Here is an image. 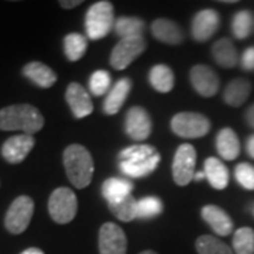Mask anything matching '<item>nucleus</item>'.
I'll return each instance as SVG.
<instances>
[{"label": "nucleus", "instance_id": "obj_1", "mask_svg": "<svg viewBox=\"0 0 254 254\" xmlns=\"http://www.w3.org/2000/svg\"><path fill=\"white\" fill-rule=\"evenodd\" d=\"M44 126V118L41 112L27 103L11 105L0 110V130L16 131L20 130L23 134H36Z\"/></svg>", "mask_w": 254, "mask_h": 254}, {"label": "nucleus", "instance_id": "obj_2", "mask_svg": "<svg viewBox=\"0 0 254 254\" xmlns=\"http://www.w3.org/2000/svg\"><path fill=\"white\" fill-rule=\"evenodd\" d=\"M65 173L69 182L78 190L86 188L92 182L95 165L88 148L81 144H71L65 148L63 155Z\"/></svg>", "mask_w": 254, "mask_h": 254}, {"label": "nucleus", "instance_id": "obj_3", "mask_svg": "<svg viewBox=\"0 0 254 254\" xmlns=\"http://www.w3.org/2000/svg\"><path fill=\"white\" fill-rule=\"evenodd\" d=\"M115 9L108 0H100L93 3L85 16V30L86 36L93 41L102 40L115 27Z\"/></svg>", "mask_w": 254, "mask_h": 254}, {"label": "nucleus", "instance_id": "obj_4", "mask_svg": "<svg viewBox=\"0 0 254 254\" xmlns=\"http://www.w3.org/2000/svg\"><path fill=\"white\" fill-rule=\"evenodd\" d=\"M50 216L58 225H66L72 222L78 212V199L72 190L69 188H57L48 199Z\"/></svg>", "mask_w": 254, "mask_h": 254}, {"label": "nucleus", "instance_id": "obj_5", "mask_svg": "<svg viewBox=\"0 0 254 254\" xmlns=\"http://www.w3.org/2000/svg\"><path fill=\"white\" fill-rule=\"evenodd\" d=\"M171 130L182 138H199L209 133L210 122L196 112H182L171 119Z\"/></svg>", "mask_w": 254, "mask_h": 254}, {"label": "nucleus", "instance_id": "obj_6", "mask_svg": "<svg viewBox=\"0 0 254 254\" xmlns=\"http://www.w3.org/2000/svg\"><path fill=\"white\" fill-rule=\"evenodd\" d=\"M34 215V200L27 195H21L11 202L4 216V227L11 235L26 232Z\"/></svg>", "mask_w": 254, "mask_h": 254}, {"label": "nucleus", "instance_id": "obj_7", "mask_svg": "<svg viewBox=\"0 0 254 254\" xmlns=\"http://www.w3.org/2000/svg\"><path fill=\"white\" fill-rule=\"evenodd\" d=\"M145 48H147V41L143 36L122 38L112 50V54H110L112 68L118 71L126 69L137 57H140L144 53Z\"/></svg>", "mask_w": 254, "mask_h": 254}, {"label": "nucleus", "instance_id": "obj_8", "mask_svg": "<svg viewBox=\"0 0 254 254\" xmlns=\"http://www.w3.org/2000/svg\"><path fill=\"white\" fill-rule=\"evenodd\" d=\"M195 164H196V150L192 144L184 143L174 155L173 178L174 182L180 187H187L195 177Z\"/></svg>", "mask_w": 254, "mask_h": 254}, {"label": "nucleus", "instance_id": "obj_9", "mask_svg": "<svg viewBox=\"0 0 254 254\" xmlns=\"http://www.w3.org/2000/svg\"><path fill=\"white\" fill-rule=\"evenodd\" d=\"M125 128H126V134L131 140L144 141L150 137L151 130H153L151 118H150V115L147 113V110L144 108L133 106L127 112Z\"/></svg>", "mask_w": 254, "mask_h": 254}, {"label": "nucleus", "instance_id": "obj_10", "mask_svg": "<svg viewBox=\"0 0 254 254\" xmlns=\"http://www.w3.org/2000/svg\"><path fill=\"white\" fill-rule=\"evenodd\" d=\"M127 237L123 229L112 222L102 225L99 230L100 254H126Z\"/></svg>", "mask_w": 254, "mask_h": 254}, {"label": "nucleus", "instance_id": "obj_11", "mask_svg": "<svg viewBox=\"0 0 254 254\" xmlns=\"http://www.w3.org/2000/svg\"><path fill=\"white\" fill-rule=\"evenodd\" d=\"M192 88L203 98H212L219 91V76L208 65H195L190 72Z\"/></svg>", "mask_w": 254, "mask_h": 254}, {"label": "nucleus", "instance_id": "obj_12", "mask_svg": "<svg viewBox=\"0 0 254 254\" xmlns=\"http://www.w3.org/2000/svg\"><path fill=\"white\" fill-rule=\"evenodd\" d=\"M36 145V138L30 134H16L4 141L1 157L9 164L23 163Z\"/></svg>", "mask_w": 254, "mask_h": 254}, {"label": "nucleus", "instance_id": "obj_13", "mask_svg": "<svg viewBox=\"0 0 254 254\" xmlns=\"http://www.w3.org/2000/svg\"><path fill=\"white\" fill-rule=\"evenodd\" d=\"M219 24H220V16L216 10H200L192 20V37L199 43H205L218 31Z\"/></svg>", "mask_w": 254, "mask_h": 254}, {"label": "nucleus", "instance_id": "obj_14", "mask_svg": "<svg viewBox=\"0 0 254 254\" xmlns=\"http://www.w3.org/2000/svg\"><path fill=\"white\" fill-rule=\"evenodd\" d=\"M65 100L68 106L71 108L73 118L83 119L92 115L93 112V103L88 91L76 82H72L68 85L65 92Z\"/></svg>", "mask_w": 254, "mask_h": 254}, {"label": "nucleus", "instance_id": "obj_15", "mask_svg": "<svg viewBox=\"0 0 254 254\" xmlns=\"http://www.w3.org/2000/svg\"><path fill=\"white\" fill-rule=\"evenodd\" d=\"M200 213L202 219L219 236H229L233 232V220L222 208L216 205H206L202 208Z\"/></svg>", "mask_w": 254, "mask_h": 254}, {"label": "nucleus", "instance_id": "obj_16", "mask_svg": "<svg viewBox=\"0 0 254 254\" xmlns=\"http://www.w3.org/2000/svg\"><path fill=\"white\" fill-rule=\"evenodd\" d=\"M151 33L153 36L168 46H178L184 41V31L181 27L168 18H157L151 24Z\"/></svg>", "mask_w": 254, "mask_h": 254}, {"label": "nucleus", "instance_id": "obj_17", "mask_svg": "<svg viewBox=\"0 0 254 254\" xmlns=\"http://www.w3.org/2000/svg\"><path fill=\"white\" fill-rule=\"evenodd\" d=\"M131 91V81L128 78H122L119 79L112 89L108 93L106 99L103 102V112L106 115H116L119 110L122 109L123 103L126 102L128 93Z\"/></svg>", "mask_w": 254, "mask_h": 254}, {"label": "nucleus", "instance_id": "obj_18", "mask_svg": "<svg viewBox=\"0 0 254 254\" xmlns=\"http://www.w3.org/2000/svg\"><path fill=\"white\" fill-rule=\"evenodd\" d=\"M23 75L34 85L48 89L57 82V73L46 64L40 61H31L23 68Z\"/></svg>", "mask_w": 254, "mask_h": 254}, {"label": "nucleus", "instance_id": "obj_19", "mask_svg": "<svg viewBox=\"0 0 254 254\" xmlns=\"http://www.w3.org/2000/svg\"><path fill=\"white\" fill-rule=\"evenodd\" d=\"M216 150H218L219 155L227 161H233L239 157L240 141H239V137L233 128L225 127L219 131L216 136Z\"/></svg>", "mask_w": 254, "mask_h": 254}, {"label": "nucleus", "instance_id": "obj_20", "mask_svg": "<svg viewBox=\"0 0 254 254\" xmlns=\"http://www.w3.org/2000/svg\"><path fill=\"white\" fill-rule=\"evenodd\" d=\"M133 190V184L123 178H108L102 185L103 198L108 200L109 205L119 203L127 196H130Z\"/></svg>", "mask_w": 254, "mask_h": 254}, {"label": "nucleus", "instance_id": "obj_21", "mask_svg": "<svg viewBox=\"0 0 254 254\" xmlns=\"http://www.w3.org/2000/svg\"><path fill=\"white\" fill-rule=\"evenodd\" d=\"M205 165V177L210 184L212 188L215 190H225L229 184V170L225 164L222 163L216 157H209L203 163Z\"/></svg>", "mask_w": 254, "mask_h": 254}, {"label": "nucleus", "instance_id": "obj_22", "mask_svg": "<svg viewBox=\"0 0 254 254\" xmlns=\"http://www.w3.org/2000/svg\"><path fill=\"white\" fill-rule=\"evenodd\" d=\"M252 92V83L245 78H237L229 82L223 91V100L232 108H239L249 99Z\"/></svg>", "mask_w": 254, "mask_h": 254}, {"label": "nucleus", "instance_id": "obj_23", "mask_svg": "<svg viewBox=\"0 0 254 254\" xmlns=\"http://www.w3.org/2000/svg\"><path fill=\"white\" fill-rule=\"evenodd\" d=\"M212 57L222 68H235L239 64V54L229 38H220L212 46Z\"/></svg>", "mask_w": 254, "mask_h": 254}, {"label": "nucleus", "instance_id": "obj_24", "mask_svg": "<svg viewBox=\"0 0 254 254\" xmlns=\"http://www.w3.org/2000/svg\"><path fill=\"white\" fill-rule=\"evenodd\" d=\"M148 81L157 92L168 93L174 89L175 78H174L173 69L168 65L157 64L151 68V71L148 73Z\"/></svg>", "mask_w": 254, "mask_h": 254}, {"label": "nucleus", "instance_id": "obj_25", "mask_svg": "<svg viewBox=\"0 0 254 254\" xmlns=\"http://www.w3.org/2000/svg\"><path fill=\"white\" fill-rule=\"evenodd\" d=\"M160 161H161V155L155 154L151 158L144 160V161H137V163L122 161V163H119V168L127 177H131V178H143V177H147V175H150L153 171H155V168L160 164Z\"/></svg>", "mask_w": 254, "mask_h": 254}, {"label": "nucleus", "instance_id": "obj_26", "mask_svg": "<svg viewBox=\"0 0 254 254\" xmlns=\"http://www.w3.org/2000/svg\"><path fill=\"white\" fill-rule=\"evenodd\" d=\"M88 50V40L79 33H71L64 38V51L65 57L71 61L76 63L85 55Z\"/></svg>", "mask_w": 254, "mask_h": 254}, {"label": "nucleus", "instance_id": "obj_27", "mask_svg": "<svg viewBox=\"0 0 254 254\" xmlns=\"http://www.w3.org/2000/svg\"><path fill=\"white\" fill-rule=\"evenodd\" d=\"M158 154L157 148L150 144H134L127 147L120 151L119 161H126V163H137V161H144L151 158L153 155Z\"/></svg>", "mask_w": 254, "mask_h": 254}, {"label": "nucleus", "instance_id": "obj_28", "mask_svg": "<svg viewBox=\"0 0 254 254\" xmlns=\"http://www.w3.org/2000/svg\"><path fill=\"white\" fill-rule=\"evenodd\" d=\"M144 27V21L137 17H126L125 16V17H119L115 23V31L122 38L143 36Z\"/></svg>", "mask_w": 254, "mask_h": 254}, {"label": "nucleus", "instance_id": "obj_29", "mask_svg": "<svg viewBox=\"0 0 254 254\" xmlns=\"http://www.w3.org/2000/svg\"><path fill=\"white\" fill-rule=\"evenodd\" d=\"M195 247L199 254H233L232 249L226 243L210 235L198 237Z\"/></svg>", "mask_w": 254, "mask_h": 254}, {"label": "nucleus", "instance_id": "obj_30", "mask_svg": "<svg viewBox=\"0 0 254 254\" xmlns=\"http://www.w3.org/2000/svg\"><path fill=\"white\" fill-rule=\"evenodd\" d=\"M254 26V14L249 10H242L232 20V31L237 40H245L250 36Z\"/></svg>", "mask_w": 254, "mask_h": 254}, {"label": "nucleus", "instance_id": "obj_31", "mask_svg": "<svg viewBox=\"0 0 254 254\" xmlns=\"http://www.w3.org/2000/svg\"><path fill=\"white\" fill-rule=\"evenodd\" d=\"M233 250L236 254H254V230L240 227L233 236Z\"/></svg>", "mask_w": 254, "mask_h": 254}, {"label": "nucleus", "instance_id": "obj_32", "mask_svg": "<svg viewBox=\"0 0 254 254\" xmlns=\"http://www.w3.org/2000/svg\"><path fill=\"white\" fill-rule=\"evenodd\" d=\"M163 213V202L157 196H145L137 200V219H151Z\"/></svg>", "mask_w": 254, "mask_h": 254}, {"label": "nucleus", "instance_id": "obj_33", "mask_svg": "<svg viewBox=\"0 0 254 254\" xmlns=\"http://www.w3.org/2000/svg\"><path fill=\"white\" fill-rule=\"evenodd\" d=\"M110 212L122 222H131L137 218V200L130 195L119 203L109 205Z\"/></svg>", "mask_w": 254, "mask_h": 254}, {"label": "nucleus", "instance_id": "obj_34", "mask_svg": "<svg viewBox=\"0 0 254 254\" xmlns=\"http://www.w3.org/2000/svg\"><path fill=\"white\" fill-rule=\"evenodd\" d=\"M112 89V78L108 71H95L89 78V91L93 96H103Z\"/></svg>", "mask_w": 254, "mask_h": 254}, {"label": "nucleus", "instance_id": "obj_35", "mask_svg": "<svg viewBox=\"0 0 254 254\" xmlns=\"http://www.w3.org/2000/svg\"><path fill=\"white\" fill-rule=\"evenodd\" d=\"M236 181L245 190H254V165L249 163H240L235 170Z\"/></svg>", "mask_w": 254, "mask_h": 254}, {"label": "nucleus", "instance_id": "obj_36", "mask_svg": "<svg viewBox=\"0 0 254 254\" xmlns=\"http://www.w3.org/2000/svg\"><path fill=\"white\" fill-rule=\"evenodd\" d=\"M242 66L246 71H254V47H249L242 55Z\"/></svg>", "mask_w": 254, "mask_h": 254}, {"label": "nucleus", "instance_id": "obj_37", "mask_svg": "<svg viewBox=\"0 0 254 254\" xmlns=\"http://www.w3.org/2000/svg\"><path fill=\"white\" fill-rule=\"evenodd\" d=\"M246 122H247V125L254 128V105H252L249 109L246 110Z\"/></svg>", "mask_w": 254, "mask_h": 254}, {"label": "nucleus", "instance_id": "obj_38", "mask_svg": "<svg viewBox=\"0 0 254 254\" xmlns=\"http://www.w3.org/2000/svg\"><path fill=\"white\" fill-rule=\"evenodd\" d=\"M82 1L81 0H73V1H66V0H61L60 1V6L64 7V9H73L76 6H79Z\"/></svg>", "mask_w": 254, "mask_h": 254}, {"label": "nucleus", "instance_id": "obj_39", "mask_svg": "<svg viewBox=\"0 0 254 254\" xmlns=\"http://www.w3.org/2000/svg\"><path fill=\"white\" fill-rule=\"evenodd\" d=\"M247 153H249V155L252 157V158H254V134H252V136L247 138Z\"/></svg>", "mask_w": 254, "mask_h": 254}, {"label": "nucleus", "instance_id": "obj_40", "mask_svg": "<svg viewBox=\"0 0 254 254\" xmlns=\"http://www.w3.org/2000/svg\"><path fill=\"white\" fill-rule=\"evenodd\" d=\"M20 254H44V252L37 249V247H28V249H26L24 252H21Z\"/></svg>", "mask_w": 254, "mask_h": 254}, {"label": "nucleus", "instance_id": "obj_41", "mask_svg": "<svg viewBox=\"0 0 254 254\" xmlns=\"http://www.w3.org/2000/svg\"><path fill=\"white\" fill-rule=\"evenodd\" d=\"M205 178V173L203 171H199V173H196L195 174V177H193V180L195 181H202Z\"/></svg>", "mask_w": 254, "mask_h": 254}, {"label": "nucleus", "instance_id": "obj_42", "mask_svg": "<svg viewBox=\"0 0 254 254\" xmlns=\"http://www.w3.org/2000/svg\"><path fill=\"white\" fill-rule=\"evenodd\" d=\"M140 254H157L155 252H153V250H145V252H141Z\"/></svg>", "mask_w": 254, "mask_h": 254}]
</instances>
